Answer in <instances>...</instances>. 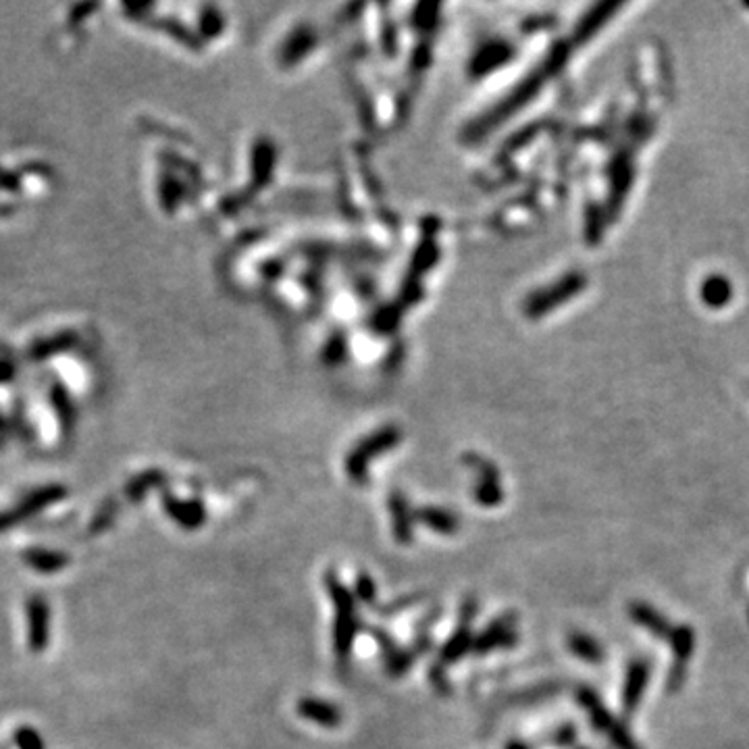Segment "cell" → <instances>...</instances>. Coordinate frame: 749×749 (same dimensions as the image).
<instances>
[{"label": "cell", "instance_id": "cell-6", "mask_svg": "<svg viewBox=\"0 0 749 749\" xmlns=\"http://www.w3.org/2000/svg\"><path fill=\"white\" fill-rule=\"evenodd\" d=\"M518 643V633H517V618L512 615H504L495 618L493 623H489L483 633L475 637L473 641V652L479 655H485L489 652H495V649H509L515 647Z\"/></svg>", "mask_w": 749, "mask_h": 749}, {"label": "cell", "instance_id": "cell-3", "mask_svg": "<svg viewBox=\"0 0 749 749\" xmlns=\"http://www.w3.org/2000/svg\"><path fill=\"white\" fill-rule=\"evenodd\" d=\"M579 704L583 705L587 714H590L593 727H596L598 730H602L616 749H641L639 745H637V741L633 739V737L629 735L627 727H624L621 721H616V718L606 710V705L599 702L598 696L591 689L579 691Z\"/></svg>", "mask_w": 749, "mask_h": 749}, {"label": "cell", "instance_id": "cell-22", "mask_svg": "<svg viewBox=\"0 0 749 749\" xmlns=\"http://www.w3.org/2000/svg\"><path fill=\"white\" fill-rule=\"evenodd\" d=\"M354 596L361 599L362 604L367 606H373L375 599H377V587H375V581L370 579V574L367 573H361L356 577V585H354Z\"/></svg>", "mask_w": 749, "mask_h": 749}, {"label": "cell", "instance_id": "cell-11", "mask_svg": "<svg viewBox=\"0 0 749 749\" xmlns=\"http://www.w3.org/2000/svg\"><path fill=\"white\" fill-rule=\"evenodd\" d=\"M649 680V666L643 660H635L629 664L627 677L623 687V708L627 714H633L639 705L643 693H646Z\"/></svg>", "mask_w": 749, "mask_h": 749}, {"label": "cell", "instance_id": "cell-20", "mask_svg": "<svg viewBox=\"0 0 749 749\" xmlns=\"http://www.w3.org/2000/svg\"><path fill=\"white\" fill-rule=\"evenodd\" d=\"M160 483H163V475H160L159 470H151V473H144L129 481L126 493L132 502H142V498H144L151 489L159 487Z\"/></svg>", "mask_w": 749, "mask_h": 749}, {"label": "cell", "instance_id": "cell-17", "mask_svg": "<svg viewBox=\"0 0 749 749\" xmlns=\"http://www.w3.org/2000/svg\"><path fill=\"white\" fill-rule=\"evenodd\" d=\"M733 298V286L724 275H710L702 283V300L710 308L727 306Z\"/></svg>", "mask_w": 749, "mask_h": 749}, {"label": "cell", "instance_id": "cell-14", "mask_svg": "<svg viewBox=\"0 0 749 749\" xmlns=\"http://www.w3.org/2000/svg\"><path fill=\"white\" fill-rule=\"evenodd\" d=\"M629 616L631 621H635L639 627L647 629L649 633L660 637V639H668L672 633V624L666 621L664 616L660 615L658 610L652 608L649 604H643V602H633L629 606Z\"/></svg>", "mask_w": 749, "mask_h": 749}, {"label": "cell", "instance_id": "cell-1", "mask_svg": "<svg viewBox=\"0 0 749 749\" xmlns=\"http://www.w3.org/2000/svg\"><path fill=\"white\" fill-rule=\"evenodd\" d=\"M325 590L330 593L333 610H336V623H333V646H336V655L339 664H346L352 655V646H354L358 627V612L354 606V596H352L348 587L342 583L336 571L325 573Z\"/></svg>", "mask_w": 749, "mask_h": 749}, {"label": "cell", "instance_id": "cell-7", "mask_svg": "<svg viewBox=\"0 0 749 749\" xmlns=\"http://www.w3.org/2000/svg\"><path fill=\"white\" fill-rule=\"evenodd\" d=\"M668 641H671L672 655H674V664L671 668V672H668V689L677 691L680 683H683L687 662H689L693 647H696V633H693V629L687 627V624H680V627L672 629Z\"/></svg>", "mask_w": 749, "mask_h": 749}, {"label": "cell", "instance_id": "cell-4", "mask_svg": "<svg viewBox=\"0 0 749 749\" xmlns=\"http://www.w3.org/2000/svg\"><path fill=\"white\" fill-rule=\"evenodd\" d=\"M476 608H479L476 598L473 596L464 598V602L460 606V623H458V629L454 631V635L445 641L442 652H439V664H444L445 668H448L450 664H454V662L464 658L468 652H473L475 637H473V631H470V624H473L475 621Z\"/></svg>", "mask_w": 749, "mask_h": 749}, {"label": "cell", "instance_id": "cell-5", "mask_svg": "<svg viewBox=\"0 0 749 749\" xmlns=\"http://www.w3.org/2000/svg\"><path fill=\"white\" fill-rule=\"evenodd\" d=\"M28 646L34 654H42L51 641V606L40 593L28 598L26 604Z\"/></svg>", "mask_w": 749, "mask_h": 749}, {"label": "cell", "instance_id": "cell-9", "mask_svg": "<svg viewBox=\"0 0 749 749\" xmlns=\"http://www.w3.org/2000/svg\"><path fill=\"white\" fill-rule=\"evenodd\" d=\"M163 509L171 521H175L182 529L194 531L207 523V509L200 500H179L173 493H165Z\"/></svg>", "mask_w": 749, "mask_h": 749}, {"label": "cell", "instance_id": "cell-25", "mask_svg": "<svg viewBox=\"0 0 749 749\" xmlns=\"http://www.w3.org/2000/svg\"><path fill=\"white\" fill-rule=\"evenodd\" d=\"M506 749H529V747L525 745V743H521V741H510L509 745H506Z\"/></svg>", "mask_w": 749, "mask_h": 749}, {"label": "cell", "instance_id": "cell-2", "mask_svg": "<svg viewBox=\"0 0 749 749\" xmlns=\"http://www.w3.org/2000/svg\"><path fill=\"white\" fill-rule=\"evenodd\" d=\"M67 493L69 492H67L63 485H46V487L36 489V492L23 498V502L13 506V509L0 512V533L29 521L32 517L40 515L42 510H46L48 506L59 504L61 500H65Z\"/></svg>", "mask_w": 749, "mask_h": 749}, {"label": "cell", "instance_id": "cell-24", "mask_svg": "<svg viewBox=\"0 0 749 749\" xmlns=\"http://www.w3.org/2000/svg\"><path fill=\"white\" fill-rule=\"evenodd\" d=\"M113 517H115V504L109 502L102 509V512H98V517L94 518V523H92V531H94V533H98V531H102L110 521H113Z\"/></svg>", "mask_w": 749, "mask_h": 749}, {"label": "cell", "instance_id": "cell-13", "mask_svg": "<svg viewBox=\"0 0 749 749\" xmlns=\"http://www.w3.org/2000/svg\"><path fill=\"white\" fill-rule=\"evenodd\" d=\"M389 512H392L394 537L398 543H411L414 540V515L402 493H392L389 498Z\"/></svg>", "mask_w": 749, "mask_h": 749}, {"label": "cell", "instance_id": "cell-8", "mask_svg": "<svg viewBox=\"0 0 749 749\" xmlns=\"http://www.w3.org/2000/svg\"><path fill=\"white\" fill-rule=\"evenodd\" d=\"M369 631H370V635L375 637V641L379 643L383 664H386V671L389 677H404V674L411 671L412 662L419 658L417 649L400 647L398 643H395L392 637L386 633V631H381L377 627H370Z\"/></svg>", "mask_w": 749, "mask_h": 749}, {"label": "cell", "instance_id": "cell-10", "mask_svg": "<svg viewBox=\"0 0 749 749\" xmlns=\"http://www.w3.org/2000/svg\"><path fill=\"white\" fill-rule=\"evenodd\" d=\"M298 714L308 722L319 724V727L325 729H338L344 721L342 710L338 708L336 704L323 702L319 697H302L298 705H296Z\"/></svg>", "mask_w": 749, "mask_h": 749}, {"label": "cell", "instance_id": "cell-19", "mask_svg": "<svg viewBox=\"0 0 749 749\" xmlns=\"http://www.w3.org/2000/svg\"><path fill=\"white\" fill-rule=\"evenodd\" d=\"M568 647H571V652L577 655V658L591 662V664H596V662L604 658L602 646H599V643L590 635H583V633L568 635Z\"/></svg>", "mask_w": 749, "mask_h": 749}, {"label": "cell", "instance_id": "cell-15", "mask_svg": "<svg viewBox=\"0 0 749 749\" xmlns=\"http://www.w3.org/2000/svg\"><path fill=\"white\" fill-rule=\"evenodd\" d=\"M414 521H419L439 535H454L460 529V518H458L456 512L437 509V506H425V509L417 510Z\"/></svg>", "mask_w": 749, "mask_h": 749}, {"label": "cell", "instance_id": "cell-12", "mask_svg": "<svg viewBox=\"0 0 749 749\" xmlns=\"http://www.w3.org/2000/svg\"><path fill=\"white\" fill-rule=\"evenodd\" d=\"M21 558L32 571L42 574H54L65 571L71 562V558L65 552L48 548H28L26 552L21 554Z\"/></svg>", "mask_w": 749, "mask_h": 749}, {"label": "cell", "instance_id": "cell-16", "mask_svg": "<svg viewBox=\"0 0 749 749\" xmlns=\"http://www.w3.org/2000/svg\"><path fill=\"white\" fill-rule=\"evenodd\" d=\"M392 442H394V437L387 436V433H383V436L370 439L369 444H364L362 448L358 450L354 456L348 458V473H350V476H354V479L358 483L364 481V476H367V462L377 454V452L389 448V445H392Z\"/></svg>", "mask_w": 749, "mask_h": 749}, {"label": "cell", "instance_id": "cell-21", "mask_svg": "<svg viewBox=\"0 0 749 749\" xmlns=\"http://www.w3.org/2000/svg\"><path fill=\"white\" fill-rule=\"evenodd\" d=\"M13 741L17 749H46L45 739L34 727H20L15 730Z\"/></svg>", "mask_w": 749, "mask_h": 749}, {"label": "cell", "instance_id": "cell-23", "mask_svg": "<svg viewBox=\"0 0 749 749\" xmlns=\"http://www.w3.org/2000/svg\"><path fill=\"white\" fill-rule=\"evenodd\" d=\"M429 677H431V683H433V687H436V689L439 691V693H450V683H448V672H445V666L444 664H437L431 668V672H429Z\"/></svg>", "mask_w": 749, "mask_h": 749}, {"label": "cell", "instance_id": "cell-18", "mask_svg": "<svg viewBox=\"0 0 749 749\" xmlns=\"http://www.w3.org/2000/svg\"><path fill=\"white\" fill-rule=\"evenodd\" d=\"M475 498H476V502H479L481 506H485V509H492V506H498L500 502H502V498H504L502 485H500L498 473H495L492 467L483 468V476L479 481V487H476Z\"/></svg>", "mask_w": 749, "mask_h": 749}]
</instances>
